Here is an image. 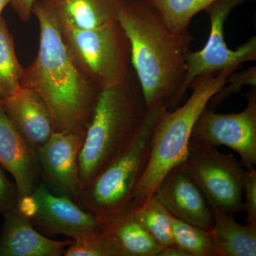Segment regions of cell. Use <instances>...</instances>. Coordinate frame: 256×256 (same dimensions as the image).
<instances>
[{
	"instance_id": "obj_18",
	"label": "cell",
	"mask_w": 256,
	"mask_h": 256,
	"mask_svg": "<svg viewBox=\"0 0 256 256\" xmlns=\"http://www.w3.org/2000/svg\"><path fill=\"white\" fill-rule=\"evenodd\" d=\"M104 230L118 248L121 256H158L161 252L156 238L130 210L104 224Z\"/></svg>"
},
{
	"instance_id": "obj_5",
	"label": "cell",
	"mask_w": 256,
	"mask_h": 256,
	"mask_svg": "<svg viewBox=\"0 0 256 256\" xmlns=\"http://www.w3.org/2000/svg\"><path fill=\"white\" fill-rule=\"evenodd\" d=\"M165 108L150 111L142 130L118 159L80 188L74 201L102 224L122 215L130 204L138 182L148 165L153 129Z\"/></svg>"
},
{
	"instance_id": "obj_3",
	"label": "cell",
	"mask_w": 256,
	"mask_h": 256,
	"mask_svg": "<svg viewBox=\"0 0 256 256\" xmlns=\"http://www.w3.org/2000/svg\"><path fill=\"white\" fill-rule=\"evenodd\" d=\"M150 111L136 75L130 74L122 85L101 90L78 156L80 188L126 152Z\"/></svg>"
},
{
	"instance_id": "obj_19",
	"label": "cell",
	"mask_w": 256,
	"mask_h": 256,
	"mask_svg": "<svg viewBox=\"0 0 256 256\" xmlns=\"http://www.w3.org/2000/svg\"><path fill=\"white\" fill-rule=\"evenodd\" d=\"M24 68L15 52L14 40L6 21L0 18V100L22 88Z\"/></svg>"
},
{
	"instance_id": "obj_4",
	"label": "cell",
	"mask_w": 256,
	"mask_h": 256,
	"mask_svg": "<svg viewBox=\"0 0 256 256\" xmlns=\"http://www.w3.org/2000/svg\"><path fill=\"white\" fill-rule=\"evenodd\" d=\"M236 70L226 68L218 74L197 77L190 86L191 96L184 105L174 111L164 110L161 112L153 129L148 165L134 190L128 210L134 212L146 203L168 172L185 160L196 120L212 96L223 87L228 76Z\"/></svg>"
},
{
	"instance_id": "obj_6",
	"label": "cell",
	"mask_w": 256,
	"mask_h": 256,
	"mask_svg": "<svg viewBox=\"0 0 256 256\" xmlns=\"http://www.w3.org/2000/svg\"><path fill=\"white\" fill-rule=\"evenodd\" d=\"M57 24L74 64L101 90L122 85L128 80L130 44L117 18L88 30Z\"/></svg>"
},
{
	"instance_id": "obj_1",
	"label": "cell",
	"mask_w": 256,
	"mask_h": 256,
	"mask_svg": "<svg viewBox=\"0 0 256 256\" xmlns=\"http://www.w3.org/2000/svg\"><path fill=\"white\" fill-rule=\"evenodd\" d=\"M116 18L131 47V64L149 110H171L182 100L190 32L170 31L146 0H118Z\"/></svg>"
},
{
	"instance_id": "obj_14",
	"label": "cell",
	"mask_w": 256,
	"mask_h": 256,
	"mask_svg": "<svg viewBox=\"0 0 256 256\" xmlns=\"http://www.w3.org/2000/svg\"><path fill=\"white\" fill-rule=\"evenodd\" d=\"M1 101L12 124L25 142L37 152L54 132L50 110L41 96L32 88L22 86Z\"/></svg>"
},
{
	"instance_id": "obj_26",
	"label": "cell",
	"mask_w": 256,
	"mask_h": 256,
	"mask_svg": "<svg viewBox=\"0 0 256 256\" xmlns=\"http://www.w3.org/2000/svg\"><path fill=\"white\" fill-rule=\"evenodd\" d=\"M18 190L16 183L6 178L0 164V214L18 207Z\"/></svg>"
},
{
	"instance_id": "obj_22",
	"label": "cell",
	"mask_w": 256,
	"mask_h": 256,
	"mask_svg": "<svg viewBox=\"0 0 256 256\" xmlns=\"http://www.w3.org/2000/svg\"><path fill=\"white\" fill-rule=\"evenodd\" d=\"M174 244L188 256H214L210 232L172 218Z\"/></svg>"
},
{
	"instance_id": "obj_24",
	"label": "cell",
	"mask_w": 256,
	"mask_h": 256,
	"mask_svg": "<svg viewBox=\"0 0 256 256\" xmlns=\"http://www.w3.org/2000/svg\"><path fill=\"white\" fill-rule=\"evenodd\" d=\"M232 73L226 79V82L223 87L212 96L207 104V109L214 110L226 99L230 96L236 94L242 90L245 86L256 87V66L249 67L238 73Z\"/></svg>"
},
{
	"instance_id": "obj_28",
	"label": "cell",
	"mask_w": 256,
	"mask_h": 256,
	"mask_svg": "<svg viewBox=\"0 0 256 256\" xmlns=\"http://www.w3.org/2000/svg\"><path fill=\"white\" fill-rule=\"evenodd\" d=\"M158 256H188L176 244L162 248Z\"/></svg>"
},
{
	"instance_id": "obj_7",
	"label": "cell",
	"mask_w": 256,
	"mask_h": 256,
	"mask_svg": "<svg viewBox=\"0 0 256 256\" xmlns=\"http://www.w3.org/2000/svg\"><path fill=\"white\" fill-rule=\"evenodd\" d=\"M184 162L214 213L244 212L246 168L233 154L190 140Z\"/></svg>"
},
{
	"instance_id": "obj_15",
	"label": "cell",
	"mask_w": 256,
	"mask_h": 256,
	"mask_svg": "<svg viewBox=\"0 0 256 256\" xmlns=\"http://www.w3.org/2000/svg\"><path fill=\"white\" fill-rule=\"evenodd\" d=\"M0 256H60L73 240H56L40 233L18 207L3 214Z\"/></svg>"
},
{
	"instance_id": "obj_11",
	"label": "cell",
	"mask_w": 256,
	"mask_h": 256,
	"mask_svg": "<svg viewBox=\"0 0 256 256\" xmlns=\"http://www.w3.org/2000/svg\"><path fill=\"white\" fill-rule=\"evenodd\" d=\"M86 132H54L37 150L41 182L52 193L74 200L80 188L78 156Z\"/></svg>"
},
{
	"instance_id": "obj_17",
	"label": "cell",
	"mask_w": 256,
	"mask_h": 256,
	"mask_svg": "<svg viewBox=\"0 0 256 256\" xmlns=\"http://www.w3.org/2000/svg\"><path fill=\"white\" fill-rule=\"evenodd\" d=\"M210 234L214 256H256V227L240 225L234 215L215 212Z\"/></svg>"
},
{
	"instance_id": "obj_2",
	"label": "cell",
	"mask_w": 256,
	"mask_h": 256,
	"mask_svg": "<svg viewBox=\"0 0 256 256\" xmlns=\"http://www.w3.org/2000/svg\"><path fill=\"white\" fill-rule=\"evenodd\" d=\"M32 14L40 25V45L36 58L24 68L22 86L41 96L54 132H86L101 89L74 64L56 20L40 0L35 1Z\"/></svg>"
},
{
	"instance_id": "obj_9",
	"label": "cell",
	"mask_w": 256,
	"mask_h": 256,
	"mask_svg": "<svg viewBox=\"0 0 256 256\" xmlns=\"http://www.w3.org/2000/svg\"><path fill=\"white\" fill-rule=\"evenodd\" d=\"M246 108L238 114H218L204 109L192 129V142L218 146H226L236 152L242 166L256 164V89L246 95Z\"/></svg>"
},
{
	"instance_id": "obj_23",
	"label": "cell",
	"mask_w": 256,
	"mask_h": 256,
	"mask_svg": "<svg viewBox=\"0 0 256 256\" xmlns=\"http://www.w3.org/2000/svg\"><path fill=\"white\" fill-rule=\"evenodd\" d=\"M65 256H121L118 248L107 232H100L73 240L64 252Z\"/></svg>"
},
{
	"instance_id": "obj_10",
	"label": "cell",
	"mask_w": 256,
	"mask_h": 256,
	"mask_svg": "<svg viewBox=\"0 0 256 256\" xmlns=\"http://www.w3.org/2000/svg\"><path fill=\"white\" fill-rule=\"evenodd\" d=\"M34 208L26 218L47 237L63 235L76 240L100 232L102 224L72 198L54 194L38 182L32 194Z\"/></svg>"
},
{
	"instance_id": "obj_8",
	"label": "cell",
	"mask_w": 256,
	"mask_h": 256,
	"mask_svg": "<svg viewBox=\"0 0 256 256\" xmlns=\"http://www.w3.org/2000/svg\"><path fill=\"white\" fill-rule=\"evenodd\" d=\"M254 0H216L205 10L210 18V37L205 46L186 55V74L182 96L186 94L192 82L206 74L220 73L224 69L238 68L246 62L256 60V36H252L236 50H230L224 40V26L229 14L238 5Z\"/></svg>"
},
{
	"instance_id": "obj_29",
	"label": "cell",
	"mask_w": 256,
	"mask_h": 256,
	"mask_svg": "<svg viewBox=\"0 0 256 256\" xmlns=\"http://www.w3.org/2000/svg\"><path fill=\"white\" fill-rule=\"evenodd\" d=\"M11 2L12 0H0V18L2 16L3 10L8 4H11Z\"/></svg>"
},
{
	"instance_id": "obj_12",
	"label": "cell",
	"mask_w": 256,
	"mask_h": 256,
	"mask_svg": "<svg viewBox=\"0 0 256 256\" xmlns=\"http://www.w3.org/2000/svg\"><path fill=\"white\" fill-rule=\"evenodd\" d=\"M172 216L210 232L214 212L184 162L165 175L154 194Z\"/></svg>"
},
{
	"instance_id": "obj_16",
	"label": "cell",
	"mask_w": 256,
	"mask_h": 256,
	"mask_svg": "<svg viewBox=\"0 0 256 256\" xmlns=\"http://www.w3.org/2000/svg\"><path fill=\"white\" fill-rule=\"evenodd\" d=\"M57 22L80 30L100 26L116 18L118 0H40Z\"/></svg>"
},
{
	"instance_id": "obj_21",
	"label": "cell",
	"mask_w": 256,
	"mask_h": 256,
	"mask_svg": "<svg viewBox=\"0 0 256 256\" xmlns=\"http://www.w3.org/2000/svg\"><path fill=\"white\" fill-rule=\"evenodd\" d=\"M136 220L156 238L162 248L174 245L172 216L156 195L132 212Z\"/></svg>"
},
{
	"instance_id": "obj_13",
	"label": "cell",
	"mask_w": 256,
	"mask_h": 256,
	"mask_svg": "<svg viewBox=\"0 0 256 256\" xmlns=\"http://www.w3.org/2000/svg\"><path fill=\"white\" fill-rule=\"evenodd\" d=\"M0 164L12 175L18 202L32 196L41 182L38 156L12 124L0 100Z\"/></svg>"
},
{
	"instance_id": "obj_27",
	"label": "cell",
	"mask_w": 256,
	"mask_h": 256,
	"mask_svg": "<svg viewBox=\"0 0 256 256\" xmlns=\"http://www.w3.org/2000/svg\"><path fill=\"white\" fill-rule=\"evenodd\" d=\"M36 0H12L11 5L18 18L26 22L31 18L34 4Z\"/></svg>"
},
{
	"instance_id": "obj_20",
	"label": "cell",
	"mask_w": 256,
	"mask_h": 256,
	"mask_svg": "<svg viewBox=\"0 0 256 256\" xmlns=\"http://www.w3.org/2000/svg\"><path fill=\"white\" fill-rule=\"evenodd\" d=\"M158 12L170 31L178 35L188 33L192 18L216 0H146Z\"/></svg>"
},
{
	"instance_id": "obj_25",
	"label": "cell",
	"mask_w": 256,
	"mask_h": 256,
	"mask_svg": "<svg viewBox=\"0 0 256 256\" xmlns=\"http://www.w3.org/2000/svg\"><path fill=\"white\" fill-rule=\"evenodd\" d=\"M244 212L246 213L249 225L256 227V170L255 168L246 169L244 180Z\"/></svg>"
}]
</instances>
